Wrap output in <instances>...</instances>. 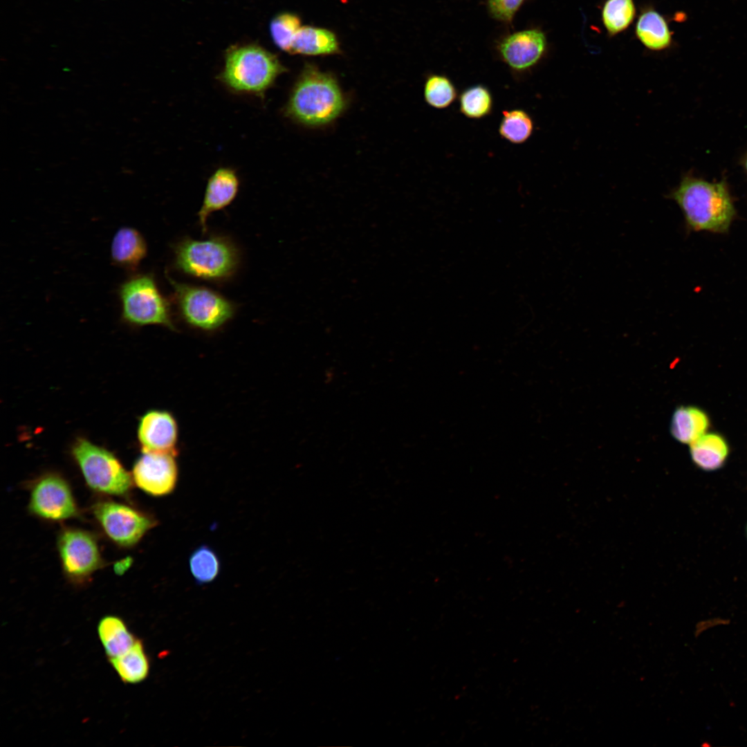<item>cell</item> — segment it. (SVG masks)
Instances as JSON below:
<instances>
[{
  "mask_svg": "<svg viewBox=\"0 0 747 747\" xmlns=\"http://www.w3.org/2000/svg\"><path fill=\"white\" fill-rule=\"evenodd\" d=\"M346 107L347 99L336 78L306 64L290 93L284 113L300 124L317 127L336 120Z\"/></svg>",
  "mask_w": 747,
  "mask_h": 747,
  "instance_id": "6da1fadb",
  "label": "cell"
},
{
  "mask_svg": "<svg viewBox=\"0 0 747 747\" xmlns=\"http://www.w3.org/2000/svg\"><path fill=\"white\" fill-rule=\"evenodd\" d=\"M682 210L690 230L724 233L728 231L736 210L726 183H712L685 176L669 194Z\"/></svg>",
  "mask_w": 747,
  "mask_h": 747,
  "instance_id": "7a4b0ae2",
  "label": "cell"
},
{
  "mask_svg": "<svg viewBox=\"0 0 747 747\" xmlns=\"http://www.w3.org/2000/svg\"><path fill=\"white\" fill-rule=\"evenodd\" d=\"M285 70L275 55L258 45L248 44L227 50L218 78L234 93L263 96Z\"/></svg>",
  "mask_w": 747,
  "mask_h": 747,
  "instance_id": "3957f363",
  "label": "cell"
},
{
  "mask_svg": "<svg viewBox=\"0 0 747 747\" xmlns=\"http://www.w3.org/2000/svg\"><path fill=\"white\" fill-rule=\"evenodd\" d=\"M71 454L92 490L108 496L125 497L130 494L131 474L113 453L80 437L72 445Z\"/></svg>",
  "mask_w": 747,
  "mask_h": 747,
  "instance_id": "277c9868",
  "label": "cell"
},
{
  "mask_svg": "<svg viewBox=\"0 0 747 747\" xmlns=\"http://www.w3.org/2000/svg\"><path fill=\"white\" fill-rule=\"evenodd\" d=\"M175 265L184 273L199 279L221 280L231 276L238 266L235 246L227 239L187 238L174 248Z\"/></svg>",
  "mask_w": 747,
  "mask_h": 747,
  "instance_id": "5b68a950",
  "label": "cell"
},
{
  "mask_svg": "<svg viewBox=\"0 0 747 747\" xmlns=\"http://www.w3.org/2000/svg\"><path fill=\"white\" fill-rule=\"evenodd\" d=\"M118 295L124 322L134 326L156 324L176 330L169 302L150 274L128 279L120 286Z\"/></svg>",
  "mask_w": 747,
  "mask_h": 747,
  "instance_id": "8992f818",
  "label": "cell"
},
{
  "mask_svg": "<svg viewBox=\"0 0 747 747\" xmlns=\"http://www.w3.org/2000/svg\"><path fill=\"white\" fill-rule=\"evenodd\" d=\"M178 308L189 325L204 331L220 328L234 315V304L221 294L205 287L179 283L168 277Z\"/></svg>",
  "mask_w": 747,
  "mask_h": 747,
  "instance_id": "52a82bcc",
  "label": "cell"
},
{
  "mask_svg": "<svg viewBox=\"0 0 747 747\" xmlns=\"http://www.w3.org/2000/svg\"><path fill=\"white\" fill-rule=\"evenodd\" d=\"M91 510L104 535L120 548L136 546L156 524L155 519L145 512L113 499L98 500Z\"/></svg>",
  "mask_w": 747,
  "mask_h": 747,
  "instance_id": "ba28073f",
  "label": "cell"
},
{
  "mask_svg": "<svg viewBox=\"0 0 747 747\" xmlns=\"http://www.w3.org/2000/svg\"><path fill=\"white\" fill-rule=\"evenodd\" d=\"M62 571L72 584L82 586L104 564L96 536L75 527H64L57 537Z\"/></svg>",
  "mask_w": 747,
  "mask_h": 747,
  "instance_id": "9c48e42d",
  "label": "cell"
},
{
  "mask_svg": "<svg viewBox=\"0 0 747 747\" xmlns=\"http://www.w3.org/2000/svg\"><path fill=\"white\" fill-rule=\"evenodd\" d=\"M28 508L33 516L50 522L80 516L70 483L55 472H45L30 483Z\"/></svg>",
  "mask_w": 747,
  "mask_h": 747,
  "instance_id": "30bf717a",
  "label": "cell"
},
{
  "mask_svg": "<svg viewBox=\"0 0 747 747\" xmlns=\"http://www.w3.org/2000/svg\"><path fill=\"white\" fill-rule=\"evenodd\" d=\"M495 49L500 60L512 72L524 74L544 57L547 49V39L540 28H524L503 35L497 40Z\"/></svg>",
  "mask_w": 747,
  "mask_h": 747,
  "instance_id": "8fae6325",
  "label": "cell"
},
{
  "mask_svg": "<svg viewBox=\"0 0 747 747\" xmlns=\"http://www.w3.org/2000/svg\"><path fill=\"white\" fill-rule=\"evenodd\" d=\"M176 456L142 452L133 466L131 476L133 484L154 497L170 494L178 481V469Z\"/></svg>",
  "mask_w": 747,
  "mask_h": 747,
  "instance_id": "7c38bea8",
  "label": "cell"
},
{
  "mask_svg": "<svg viewBox=\"0 0 747 747\" xmlns=\"http://www.w3.org/2000/svg\"><path fill=\"white\" fill-rule=\"evenodd\" d=\"M137 434L142 452L176 455L178 427L171 412L148 410L139 419Z\"/></svg>",
  "mask_w": 747,
  "mask_h": 747,
  "instance_id": "4fadbf2b",
  "label": "cell"
},
{
  "mask_svg": "<svg viewBox=\"0 0 747 747\" xmlns=\"http://www.w3.org/2000/svg\"><path fill=\"white\" fill-rule=\"evenodd\" d=\"M239 187V177L236 172L230 167H219L210 176L202 205L198 213L199 221L203 232L207 230L209 216L229 205L236 198Z\"/></svg>",
  "mask_w": 747,
  "mask_h": 747,
  "instance_id": "5bb4252c",
  "label": "cell"
},
{
  "mask_svg": "<svg viewBox=\"0 0 747 747\" xmlns=\"http://www.w3.org/2000/svg\"><path fill=\"white\" fill-rule=\"evenodd\" d=\"M147 251L144 237L133 228H120L113 237L111 256L112 261L118 266L134 269L145 257Z\"/></svg>",
  "mask_w": 747,
  "mask_h": 747,
  "instance_id": "9a60e30c",
  "label": "cell"
},
{
  "mask_svg": "<svg viewBox=\"0 0 747 747\" xmlns=\"http://www.w3.org/2000/svg\"><path fill=\"white\" fill-rule=\"evenodd\" d=\"M98 634L108 658L119 656L135 644L138 638L120 617L108 615L100 619Z\"/></svg>",
  "mask_w": 747,
  "mask_h": 747,
  "instance_id": "2e32d148",
  "label": "cell"
},
{
  "mask_svg": "<svg viewBox=\"0 0 747 747\" xmlns=\"http://www.w3.org/2000/svg\"><path fill=\"white\" fill-rule=\"evenodd\" d=\"M340 46L335 35L329 30L305 26L296 34L290 53L304 55L336 54Z\"/></svg>",
  "mask_w": 747,
  "mask_h": 747,
  "instance_id": "e0dca14e",
  "label": "cell"
},
{
  "mask_svg": "<svg viewBox=\"0 0 747 747\" xmlns=\"http://www.w3.org/2000/svg\"><path fill=\"white\" fill-rule=\"evenodd\" d=\"M122 681L136 684L146 679L149 672V661L141 640L124 654L109 659Z\"/></svg>",
  "mask_w": 747,
  "mask_h": 747,
  "instance_id": "ac0fdd59",
  "label": "cell"
},
{
  "mask_svg": "<svg viewBox=\"0 0 747 747\" xmlns=\"http://www.w3.org/2000/svg\"><path fill=\"white\" fill-rule=\"evenodd\" d=\"M708 423L706 414L701 409L680 407L672 416L670 432L678 441L691 444L705 433Z\"/></svg>",
  "mask_w": 747,
  "mask_h": 747,
  "instance_id": "d6986e66",
  "label": "cell"
},
{
  "mask_svg": "<svg viewBox=\"0 0 747 747\" xmlns=\"http://www.w3.org/2000/svg\"><path fill=\"white\" fill-rule=\"evenodd\" d=\"M636 34L647 48L661 50L667 48L672 41L668 25L661 15L654 10L643 12L636 24Z\"/></svg>",
  "mask_w": 747,
  "mask_h": 747,
  "instance_id": "ffe728a7",
  "label": "cell"
},
{
  "mask_svg": "<svg viewBox=\"0 0 747 747\" xmlns=\"http://www.w3.org/2000/svg\"><path fill=\"white\" fill-rule=\"evenodd\" d=\"M690 454L698 466L706 470H713L723 463L728 454V448L721 436L703 434L690 444Z\"/></svg>",
  "mask_w": 747,
  "mask_h": 747,
  "instance_id": "44dd1931",
  "label": "cell"
},
{
  "mask_svg": "<svg viewBox=\"0 0 747 747\" xmlns=\"http://www.w3.org/2000/svg\"><path fill=\"white\" fill-rule=\"evenodd\" d=\"M534 122L529 113L522 109L502 111L499 124L500 136L512 144H523L532 136Z\"/></svg>",
  "mask_w": 747,
  "mask_h": 747,
  "instance_id": "7402d4cb",
  "label": "cell"
},
{
  "mask_svg": "<svg viewBox=\"0 0 747 747\" xmlns=\"http://www.w3.org/2000/svg\"><path fill=\"white\" fill-rule=\"evenodd\" d=\"M459 111L466 118L480 120L489 116L494 100L490 90L478 84L463 89L459 97Z\"/></svg>",
  "mask_w": 747,
  "mask_h": 747,
  "instance_id": "603a6c76",
  "label": "cell"
},
{
  "mask_svg": "<svg viewBox=\"0 0 747 747\" xmlns=\"http://www.w3.org/2000/svg\"><path fill=\"white\" fill-rule=\"evenodd\" d=\"M423 95L429 106L436 109H443L454 102L457 97V91L454 84L448 76L432 73L426 77Z\"/></svg>",
  "mask_w": 747,
  "mask_h": 747,
  "instance_id": "cb8c5ba5",
  "label": "cell"
},
{
  "mask_svg": "<svg viewBox=\"0 0 747 747\" xmlns=\"http://www.w3.org/2000/svg\"><path fill=\"white\" fill-rule=\"evenodd\" d=\"M635 14L633 0H607L602 10V22L608 33L614 35L630 25Z\"/></svg>",
  "mask_w": 747,
  "mask_h": 747,
  "instance_id": "d4e9b609",
  "label": "cell"
},
{
  "mask_svg": "<svg viewBox=\"0 0 747 747\" xmlns=\"http://www.w3.org/2000/svg\"><path fill=\"white\" fill-rule=\"evenodd\" d=\"M190 571L200 584L213 581L220 571V562L215 552L203 545L196 548L189 560Z\"/></svg>",
  "mask_w": 747,
  "mask_h": 747,
  "instance_id": "484cf974",
  "label": "cell"
},
{
  "mask_svg": "<svg viewBox=\"0 0 747 747\" xmlns=\"http://www.w3.org/2000/svg\"><path fill=\"white\" fill-rule=\"evenodd\" d=\"M299 17L290 12H283L275 17L270 25L272 39L281 50L290 53L293 41L300 26Z\"/></svg>",
  "mask_w": 747,
  "mask_h": 747,
  "instance_id": "4316f807",
  "label": "cell"
},
{
  "mask_svg": "<svg viewBox=\"0 0 747 747\" xmlns=\"http://www.w3.org/2000/svg\"><path fill=\"white\" fill-rule=\"evenodd\" d=\"M526 0H486L489 16L506 25H512L514 18Z\"/></svg>",
  "mask_w": 747,
  "mask_h": 747,
  "instance_id": "83f0119b",
  "label": "cell"
},
{
  "mask_svg": "<svg viewBox=\"0 0 747 747\" xmlns=\"http://www.w3.org/2000/svg\"><path fill=\"white\" fill-rule=\"evenodd\" d=\"M730 623V620L729 619L721 617L699 620L694 626V636L695 638H698L707 630L718 626L728 625Z\"/></svg>",
  "mask_w": 747,
  "mask_h": 747,
  "instance_id": "f1b7e54d",
  "label": "cell"
},
{
  "mask_svg": "<svg viewBox=\"0 0 747 747\" xmlns=\"http://www.w3.org/2000/svg\"><path fill=\"white\" fill-rule=\"evenodd\" d=\"M743 163H744V167L745 168V170H746V172L747 173V155L745 156Z\"/></svg>",
  "mask_w": 747,
  "mask_h": 747,
  "instance_id": "f546056e",
  "label": "cell"
}]
</instances>
